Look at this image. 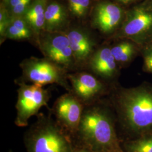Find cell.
Instances as JSON below:
<instances>
[{
    "label": "cell",
    "mask_w": 152,
    "mask_h": 152,
    "mask_svg": "<svg viewBox=\"0 0 152 152\" xmlns=\"http://www.w3.org/2000/svg\"><path fill=\"white\" fill-rule=\"evenodd\" d=\"M118 64L108 46L96 49L89 60L87 68L95 75L105 80H109L117 75Z\"/></svg>",
    "instance_id": "obj_13"
},
{
    "label": "cell",
    "mask_w": 152,
    "mask_h": 152,
    "mask_svg": "<svg viewBox=\"0 0 152 152\" xmlns=\"http://www.w3.org/2000/svg\"><path fill=\"white\" fill-rule=\"evenodd\" d=\"M25 137L28 152H72L69 137L57 123L42 116Z\"/></svg>",
    "instance_id": "obj_3"
},
{
    "label": "cell",
    "mask_w": 152,
    "mask_h": 152,
    "mask_svg": "<svg viewBox=\"0 0 152 152\" xmlns=\"http://www.w3.org/2000/svg\"><path fill=\"white\" fill-rule=\"evenodd\" d=\"M7 39L18 41H33L34 44L36 42L32 29L23 16L11 17L5 35V41Z\"/></svg>",
    "instance_id": "obj_15"
},
{
    "label": "cell",
    "mask_w": 152,
    "mask_h": 152,
    "mask_svg": "<svg viewBox=\"0 0 152 152\" xmlns=\"http://www.w3.org/2000/svg\"><path fill=\"white\" fill-rule=\"evenodd\" d=\"M135 44L130 40L126 39L110 47L112 54L118 64H126L133 58L136 52Z\"/></svg>",
    "instance_id": "obj_16"
},
{
    "label": "cell",
    "mask_w": 152,
    "mask_h": 152,
    "mask_svg": "<svg viewBox=\"0 0 152 152\" xmlns=\"http://www.w3.org/2000/svg\"><path fill=\"white\" fill-rule=\"evenodd\" d=\"M148 1H149L150 2H151L152 4V0H148Z\"/></svg>",
    "instance_id": "obj_24"
},
{
    "label": "cell",
    "mask_w": 152,
    "mask_h": 152,
    "mask_svg": "<svg viewBox=\"0 0 152 152\" xmlns=\"http://www.w3.org/2000/svg\"><path fill=\"white\" fill-rule=\"evenodd\" d=\"M86 106L77 132L81 144L92 152H125L107 110L98 105Z\"/></svg>",
    "instance_id": "obj_2"
},
{
    "label": "cell",
    "mask_w": 152,
    "mask_h": 152,
    "mask_svg": "<svg viewBox=\"0 0 152 152\" xmlns=\"http://www.w3.org/2000/svg\"><path fill=\"white\" fill-rule=\"evenodd\" d=\"M118 4L124 7H129L131 6L134 5L139 2H140L144 0H112Z\"/></svg>",
    "instance_id": "obj_22"
},
{
    "label": "cell",
    "mask_w": 152,
    "mask_h": 152,
    "mask_svg": "<svg viewBox=\"0 0 152 152\" xmlns=\"http://www.w3.org/2000/svg\"><path fill=\"white\" fill-rule=\"evenodd\" d=\"M11 20V16L4 5H0V42L2 44L5 41V35L6 30Z\"/></svg>",
    "instance_id": "obj_19"
},
{
    "label": "cell",
    "mask_w": 152,
    "mask_h": 152,
    "mask_svg": "<svg viewBox=\"0 0 152 152\" xmlns=\"http://www.w3.org/2000/svg\"><path fill=\"white\" fill-rule=\"evenodd\" d=\"M44 58L70 72L77 71L69 39L64 32L44 31L35 44Z\"/></svg>",
    "instance_id": "obj_6"
},
{
    "label": "cell",
    "mask_w": 152,
    "mask_h": 152,
    "mask_svg": "<svg viewBox=\"0 0 152 152\" xmlns=\"http://www.w3.org/2000/svg\"><path fill=\"white\" fill-rule=\"evenodd\" d=\"M64 33L69 39L77 71L86 69L89 60L97 49L92 33L88 28L75 24H71Z\"/></svg>",
    "instance_id": "obj_10"
},
{
    "label": "cell",
    "mask_w": 152,
    "mask_h": 152,
    "mask_svg": "<svg viewBox=\"0 0 152 152\" xmlns=\"http://www.w3.org/2000/svg\"><path fill=\"white\" fill-rule=\"evenodd\" d=\"M124 151L125 152H152V136L127 141L124 144Z\"/></svg>",
    "instance_id": "obj_18"
},
{
    "label": "cell",
    "mask_w": 152,
    "mask_h": 152,
    "mask_svg": "<svg viewBox=\"0 0 152 152\" xmlns=\"http://www.w3.org/2000/svg\"><path fill=\"white\" fill-rule=\"evenodd\" d=\"M125 7L112 0H101L92 7L91 27L104 34L115 33L124 19Z\"/></svg>",
    "instance_id": "obj_8"
},
{
    "label": "cell",
    "mask_w": 152,
    "mask_h": 152,
    "mask_svg": "<svg viewBox=\"0 0 152 152\" xmlns=\"http://www.w3.org/2000/svg\"><path fill=\"white\" fill-rule=\"evenodd\" d=\"M33 0H23L15 7L7 10L11 17L23 16L31 5Z\"/></svg>",
    "instance_id": "obj_20"
},
{
    "label": "cell",
    "mask_w": 152,
    "mask_h": 152,
    "mask_svg": "<svg viewBox=\"0 0 152 152\" xmlns=\"http://www.w3.org/2000/svg\"><path fill=\"white\" fill-rule=\"evenodd\" d=\"M22 70L19 83H31L44 86L49 84H57L71 92V85L68 80L69 73L63 68L45 58L32 56L23 60L20 64Z\"/></svg>",
    "instance_id": "obj_5"
},
{
    "label": "cell",
    "mask_w": 152,
    "mask_h": 152,
    "mask_svg": "<svg viewBox=\"0 0 152 152\" xmlns=\"http://www.w3.org/2000/svg\"><path fill=\"white\" fill-rule=\"evenodd\" d=\"M92 1H94V0H92Z\"/></svg>",
    "instance_id": "obj_25"
},
{
    "label": "cell",
    "mask_w": 152,
    "mask_h": 152,
    "mask_svg": "<svg viewBox=\"0 0 152 152\" xmlns=\"http://www.w3.org/2000/svg\"><path fill=\"white\" fill-rule=\"evenodd\" d=\"M85 105L72 92L60 96L53 108L58 124L72 134H77L81 121Z\"/></svg>",
    "instance_id": "obj_9"
},
{
    "label": "cell",
    "mask_w": 152,
    "mask_h": 152,
    "mask_svg": "<svg viewBox=\"0 0 152 152\" xmlns=\"http://www.w3.org/2000/svg\"><path fill=\"white\" fill-rule=\"evenodd\" d=\"M71 92L85 105L92 104L104 90L103 83L96 76L85 71L70 72L67 75Z\"/></svg>",
    "instance_id": "obj_11"
},
{
    "label": "cell",
    "mask_w": 152,
    "mask_h": 152,
    "mask_svg": "<svg viewBox=\"0 0 152 152\" xmlns=\"http://www.w3.org/2000/svg\"><path fill=\"white\" fill-rule=\"evenodd\" d=\"M72 152H92L91 151L88 149L86 147L81 144L78 147H74L72 149Z\"/></svg>",
    "instance_id": "obj_23"
},
{
    "label": "cell",
    "mask_w": 152,
    "mask_h": 152,
    "mask_svg": "<svg viewBox=\"0 0 152 152\" xmlns=\"http://www.w3.org/2000/svg\"><path fill=\"white\" fill-rule=\"evenodd\" d=\"M18 85L15 124L22 127L27 126L28 120L42 107H48L50 92L43 86L36 84L19 83Z\"/></svg>",
    "instance_id": "obj_7"
},
{
    "label": "cell",
    "mask_w": 152,
    "mask_h": 152,
    "mask_svg": "<svg viewBox=\"0 0 152 152\" xmlns=\"http://www.w3.org/2000/svg\"><path fill=\"white\" fill-rule=\"evenodd\" d=\"M113 37L127 39L138 45L152 40V4L144 0L127 8L124 19Z\"/></svg>",
    "instance_id": "obj_4"
},
{
    "label": "cell",
    "mask_w": 152,
    "mask_h": 152,
    "mask_svg": "<svg viewBox=\"0 0 152 152\" xmlns=\"http://www.w3.org/2000/svg\"><path fill=\"white\" fill-rule=\"evenodd\" d=\"M115 107L128 130L139 137L152 136V87L147 85L121 88Z\"/></svg>",
    "instance_id": "obj_1"
},
{
    "label": "cell",
    "mask_w": 152,
    "mask_h": 152,
    "mask_svg": "<svg viewBox=\"0 0 152 152\" xmlns=\"http://www.w3.org/2000/svg\"><path fill=\"white\" fill-rule=\"evenodd\" d=\"M144 68L147 72L152 73V45H148L143 52Z\"/></svg>",
    "instance_id": "obj_21"
},
{
    "label": "cell",
    "mask_w": 152,
    "mask_h": 152,
    "mask_svg": "<svg viewBox=\"0 0 152 152\" xmlns=\"http://www.w3.org/2000/svg\"><path fill=\"white\" fill-rule=\"evenodd\" d=\"M49 0H33L23 18L32 28L36 38L44 31L45 11ZM35 42V44H36Z\"/></svg>",
    "instance_id": "obj_14"
},
{
    "label": "cell",
    "mask_w": 152,
    "mask_h": 152,
    "mask_svg": "<svg viewBox=\"0 0 152 152\" xmlns=\"http://www.w3.org/2000/svg\"><path fill=\"white\" fill-rule=\"evenodd\" d=\"M92 0H66V6L71 17L80 22H84L90 15Z\"/></svg>",
    "instance_id": "obj_17"
},
{
    "label": "cell",
    "mask_w": 152,
    "mask_h": 152,
    "mask_svg": "<svg viewBox=\"0 0 152 152\" xmlns=\"http://www.w3.org/2000/svg\"><path fill=\"white\" fill-rule=\"evenodd\" d=\"M71 17L66 5L57 0H49L45 11L44 31L65 32L71 26Z\"/></svg>",
    "instance_id": "obj_12"
}]
</instances>
